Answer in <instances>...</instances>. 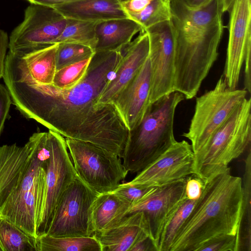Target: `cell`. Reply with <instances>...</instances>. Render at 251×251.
Listing matches in <instances>:
<instances>
[{"label": "cell", "instance_id": "obj_1", "mask_svg": "<svg viewBox=\"0 0 251 251\" xmlns=\"http://www.w3.org/2000/svg\"><path fill=\"white\" fill-rule=\"evenodd\" d=\"M122 57V51H96L85 76L69 89L36 82L18 58L5 64L2 78L12 102L24 117L122 158L129 131L113 104L98 103Z\"/></svg>", "mask_w": 251, "mask_h": 251}, {"label": "cell", "instance_id": "obj_2", "mask_svg": "<svg viewBox=\"0 0 251 251\" xmlns=\"http://www.w3.org/2000/svg\"><path fill=\"white\" fill-rule=\"evenodd\" d=\"M175 36L174 91L187 100L195 97L218 56L224 25L219 0L191 7L171 0Z\"/></svg>", "mask_w": 251, "mask_h": 251}, {"label": "cell", "instance_id": "obj_3", "mask_svg": "<svg viewBox=\"0 0 251 251\" xmlns=\"http://www.w3.org/2000/svg\"><path fill=\"white\" fill-rule=\"evenodd\" d=\"M203 183L201 195L170 251H196L216 236L237 235L242 204V178L231 175L229 167Z\"/></svg>", "mask_w": 251, "mask_h": 251}, {"label": "cell", "instance_id": "obj_4", "mask_svg": "<svg viewBox=\"0 0 251 251\" xmlns=\"http://www.w3.org/2000/svg\"><path fill=\"white\" fill-rule=\"evenodd\" d=\"M184 99L176 91L161 97L149 105L141 122L129 131L122 158L128 172H140L176 141L175 114Z\"/></svg>", "mask_w": 251, "mask_h": 251}, {"label": "cell", "instance_id": "obj_5", "mask_svg": "<svg viewBox=\"0 0 251 251\" xmlns=\"http://www.w3.org/2000/svg\"><path fill=\"white\" fill-rule=\"evenodd\" d=\"M251 99H245L194 154L193 175L203 182L251 148Z\"/></svg>", "mask_w": 251, "mask_h": 251}, {"label": "cell", "instance_id": "obj_6", "mask_svg": "<svg viewBox=\"0 0 251 251\" xmlns=\"http://www.w3.org/2000/svg\"><path fill=\"white\" fill-rule=\"evenodd\" d=\"M28 141L31 153L29 166L18 189L0 208V217L36 238L49 155L48 132L34 133Z\"/></svg>", "mask_w": 251, "mask_h": 251}, {"label": "cell", "instance_id": "obj_7", "mask_svg": "<svg viewBox=\"0 0 251 251\" xmlns=\"http://www.w3.org/2000/svg\"><path fill=\"white\" fill-rule=\"evenodd\" d=\"M247 94L245 89L228 88L222 75L213 89L196 98L188 130L182 134L190 141L194 154L247 98Z\"/></svg>", "mask_w": 251, "mask_h": 251}, {"label": "cell", "instance_id": "obj_8", "mask_svg": "<svg viewBox=\"0 0 251 251\" xmlns=\"http://www.w3.org/2000/svg\"><path fill=\"white\" fill-rule=\"evenodd\" d=\"M75 169L99 194L114 190L128 172L117 155L90 143L65 138Z\"/></svg>", "mask_w": 251, "mask_h": 251}, {"label": "cell", "instance_id": "obj_9", "mask_svg": "<svg viewBox=\"0 0 251 251\" xmlns=\"http://www.w3.org/2000/svg\"><path fill=\"white\" fill-rule=\"evenodd\" d=\"M99 193L78 176L61 195L46 234L59 237L92 236V204Z\"/></svg>", "mask_w": 251, "mask_h": 251}, {"label": "cell", "instance_id": "obj_10", "mask_svg": "<svg viewBox=\"0 0 251 251\" xmlns=\"http://www.w3.org/2000/svg\"><path fill=\"white\" fill-rule=\"evenodd\" d=\"M48 147L45 188L36 222L37 237L46 234L61 195L78 176L63 136L49 130Z\"/></svg>", "mask_w": 251, "mask_h": 251}, {"label": "cell", "instance_id": "obj_11", "mask_svg": "<svg viewBox=\"0 0 251 251\" xmlns=\"http://www.w3.org/2000/svg\"><path fill=\"white\" fill-rule=\"evenodd\" d=\"M66 23V18L54 7L30 3L9 37V51L24 53L55 44Z\"/></svg>", "mask_w": 251, "mask_h": 251}, {"label": "cell", "instance_id": "obj_12", "mask_svg": "<svg viewBox=\"0 0 251 251\" xmlns=\"http://www.w3.org/2000/svg\"><path fill=\"white\" fill-rule=\"evenodd\" d=\"M150 43V104L174 92L175 31L171 19L145 30Z\"/></svg>", "mask_w": 251, "mask_h": 251}, {"label": "cell", "instance_id": "obj_13", "mask_svg": "<svg viewBox=\"0 0 251 251\" xmlns=\"http://www.w3.org/2000/svg\"><path fill=\"white\" fill-rule=\"evenodd\" d=\"M194 160L191 144L185 140L176 141L126 183L138 187H159L193 175Z\"/></svg>", "mask_w": 251, "mask_h": 251}, {"label": "cell", "instance_id": "obj_14", "mask_svg": "<svg viewBox=\"0 0 251 251\" xmlns=\"http://www.w3.org/2000/svg\"><path fill=\"white\" fill-rule=\"evenodd\" d=\"M187 177L157 187L146 198L129 207L125 215L141 212L150 237L157 251L163 228L170 216L186 199Z\"/></svg>", "mask_w": 251, "mask_h": 251}, {"label": "cell", "instance_id": "obj_15", "mask_svg": "<svg viewBox=\"0 0 251 251\" xmlns=\"http://www.w3.org/2000/svg\"><path fill=\"white\" fill-rule=\"evenodd\" d=\"M228 12L229 38L222 75L228 87L234 90L246 52L251 50V0H235Z\"/></svg>", "mask_w": 251, "mask_h": 251}, {"label": "cell", "instance_id": "obj_16", "mask_svg": "<svg viewBox=\"0 0 251 251\" xmlns=\"http://www.w3.org/2000/svg\"><path fill=\"white\" fill-rule=\"evenodd\" d=\"M151 71L149 56L112 103L129 131L142 121L150 104Z\"/></svg>", "mask_w": 251, "mask_h": 251}, {"label": "cell", "instance_id": "obj_17", "mask_svg": "<svg viewBox=\"0 0 251 251\" xmlns=\"http://www.w3.org/2000/svg\"><path fill=\"white\" fill-rule=\"evenodd\" d=\"M149 52L148 35L145 31L141 32L122 51L121 61L100 95L99 104H113L117 95L141 68Z\"/></svg>", "mask_w": 251, "mask_h": 251}, {"label": "cell", "instance_id": "obj_18", "mask_svg": "<svg viewBox=\"0 0 251 251\" xmlns=\"http://www.w3.org/2000/svg\"><path fill=\"white\" fill-rule=\"evenodd\" d=\"M31 156L28 141L22 147L16 143L0 147V208L20 185Z\"/></svg>", "mask_w": 251, "mask_h": 251}, {"label": "cell", "instance_id": "obj_19", "mask_svg": "<svg viewBox=\"0 0 251 251\" xmlns=\"http://www.w3.org/2000/svg\"><path fill=\"white\" fill-rule=\"evenodd\" d=\"M146 235H149L143 214L135 212L125 215L111 226L95 232L93 235L100 244L101 251H130Z\"/></svg>", "mask_w": 251, "mask_h": 251}, {"label": "cell", "instance_id": "obj_20", "mask_svg": "<svg viewBox=\"0 0 251 251\" xmlns=\"http://www.w3.org/2000/svg\"><path fill=\"white\" fill-rule=\"evenodd\" d=\"M64 17L98 22L128 17L117 0H76L53 6Z\"/></svg>", "mask_w": 251, "mask_h": 251}, {"label": "cell", "instance_id": "obj_21", "mask_svg": "<svg viewBox=\"0 0 251 251\" xmlns=\"http://www.w3.org/2000/svg\"><path fill=\"white\" fill-rule=\"evenodd\" d=\"M144 31L140 25L128 17L98 22L95 52L122 51L137 33Z\"/></svg>", "mask_w": 251, "mask_h": 251}, {"label": "cell", "instance_id": "obj_22", "mask_svg": "<svg viewBox=\"0 0 251 251\" xmlns=\"http://www.w3.org/2000/svg\"><path fill=\"white\" fill-rule=\"evenodd\" d=\"M58 44L18 54L32 79L42 84H52L56 71Z\"/></svg>", "mask_w": 251, "mask_h": 251}, {"label": "cell", "instance_id": "obj_23", "mask_svg": "<svg viewBox=\"0 0 251 251\" xmlns=\"http://www.w3.org/2000/svg\"><path fill=\"white\" fill-rule=\"evenodd\" d=\"M130 206L129 203L112 191L99 194L92 207L95 232L106 229L119 222Z\"/></svg>", "mask_w": 251, "mask_h": 251}, {"label": "cell", "instance_id": "obj_24", "mask_svg": "<svg viewBox=\"0 0 251 251\" xmlns=\"http://www.w3.org/2000/svg\"><path fill=\"white\" fill-rule=\"evenodd\" d=\"M242 181V204L237 233V251H251V152L245 159Z\"/></svg>", "mask_w": 251, "mask_h": 251}, {"label": "cell", "instance_id": "obj_25", "mask_svg": "<svg viewBox=\"0 0 251 251\" xmlns=\"http://www.w3.org/2000/svg\"><path fill=\"white\" fill-rule=\"evenodd\" d=\"M37 251H101L95 237H54L44 234L36 238Z\"/></svg>", "mask_w": 251, "mask_h": 251}, {"label": "cell", "instance_id": "obj_26", "mask_svg": "<svg viewBox=\"0 0 251 251\" xmlns=\"http://www.w3.org/2000/svg\"><path fill=\"white\" fill-rule=\"evenodd\" d=\"M0 251H37L36 238L0 217Z\"/></svg>", "mask_w": 251, "mask_h": 251}, {"label": "cell", "instance_id": "obj_27", "mask_svg": "<svg viewBox=\"0 0 251 251\" xmlns=\"http://www.w3.org/2000/svg\"><path fill=\"white\" fill-rule=\"evenodd\" d=\"M97 22L66 18L65 27L55 44L69 43L88 46L95 51Z\"/></svg>", "mask_w": 251, "mask_h": 251}, {"label": "cell", "instance_id": "obj_28", "mask_svg": "<svg viewBox=\"0 0 251 251\" xmlns=\"http://www.w3.org/2000/svg\"><path fill=\"white\" fill-rule=\"evenodd\" d=\"M196 201L186 198L168 219L162 231L157 251H170L178 230L190 214Z\"/></svg>", "mask_w": 251, "mask_h": 251}, {"label": "cell", "instance_id": "obj_29", "mask_svg": "<svg viewBox=\"0 0 251 251\" xmlns=\"http://www.w3.org/2000/svg\"><path fill=\"white\" fill-rule=\"evenodd\" d=\"M127 17L140 25L144 31L148 28L170 20V0H154L141 11L129 14Z\"/></svg>", "mask_w": 251, "mask_h": 251}, {"label": "cell", "instance_id": "obj_30", "mask_svg": "<svg viewBox=\"0 0 251 251\" xmlns=\"http://www.w3.org/2000/svg\"><path fill=\"white\" fill-rule=\"evenodd\" d=\"M91 58L92 57L56 70L52 85L62 90L75 86L85 76Z\"/></svg>", "mask_w": 251, "mask_h": 251}, {"label": "cell", "instance_id": "obj_31", "mask_svg": "<svg viewBox=\"0 0 251 251\" xmlns=\"http://www.w3.org/2000/svg\"><path fill=\"white\" fill-rule=\"evenodd\" d=\"M95 51L91 48L75 43L58 44L56 52V70L92 57Z\"/></svg>", "mask_w": 251, "mask_h": 251}, {"label": "cell", "instance_id": "obj_32", "mask_svg": "<svg viewBox=\"0 0 251 251\" xmlns=\"http://www.w3.org/2000/svg\"><path fill=\"white\" fill-rule=\"evenodd\" d=\"M155 187H138L120 184L112 192L132 206L146 198L156 188Z\"/></svg>", "mask_w": 251, "mask_h": 251}, {"label": "cell", "instance_id": "obj_33", "mask_svg": "<svg viewBox=\"0 0 251 251\" xmlns=\"http://www.w3.org/2000/svg\"><path fill=\"white\" fill-rule=\"evenodd\" d=\"M196 251H237V235L216 236L201 245Z\"/></svg>", "mask_w": 251, "mask_h": 251}, {"label": "cell", "instance_id": "obj_34", "mask_svg": "<svg viewBox=\"0 0 251 251\" xmlns=\"http://www.w3.org/2000/svg\"><path fill=\"white\" fill-rule=\"evenodd\" d=\"M11 103V98L6 87L0 83V137Z\"/></svg>", "mask_w": 251, "mask_h": 251}, {"label": "cell", "instance_id": "obj_35", "mask_svg": "<svg viewBox=\"0 0 251 251\" xmlns=\"http://www.w3.org/2000/svg\"><path fill=\"white\" fill-rule=\"evenodd\" d=\"M203 184V181L196 176L187 177L185 190L186 198L190 200H197L201 195Z\"/></svg>", "mask_w": 251, "mask_h": 251}, {"label": "cell", "instance_id": "obj_36", "mask_svg": "<svg viewBox=\"0 0 251 251\" xmlns=\"http://www.w3.org/2000/svg\"><path fill=\"white\" fill-rule=\"evenodd\" d=\"M154 0H129L121 3L126 14L136 13L143 10Z\"/></svg>", "mask_w": 251, "mask_h": 251}, {"label": "cell", "instance_id": "obj_37", "mask_svg": "<svg viewBox=\"0 0 251 251\" xmlns=\"http://www.w3.org/2000/svg\"><path fill=\"white\" fill-rule=\"evenodd\" d=\"M8 46L9 37L5 31L0 29V79L4 74L6 54Z\"/></svg>", "mask_w": 251, "mask_h": 251}, {"label": "cell", "instance_id": "obj_38", "mask_svg": "<svg viewBox=\"0 0 251 251\" xmlns=\"http://www.w3.org/2000/svg\"><path fill=\"white\" fill-rule=\"evenodd\" d=\"M130 251H157V250L150 236L146 235L134 244Z\"/></svg>", "mask_w": 251, "mask_h": 251}, {"label": "cell", "instance_id": "obj_39", "mask_svg": "<svg viewBox=\"0 0 251 251\" xmlns=\"http://www.w3.org/2000/svg\"><path fill=\"white\" fill-rule=\"evenodd\" d=\"M30 3H36L53 7L55 5L70 2L76 0H26Z\"/></svg>", "mask_w": 251, "mask_h": 251}, {"label": "cell", "instance_id": "obj_40", "mask_svg": "<svg viewBox=\"0 0 251 251\" xmlns=\"http://www.w3.org/2000/svg\"><path fill=\"white\" fill-rule=\"evenodd\" d=\"M185 3L190 6L197 7L201 6L211 0H182Z\"/></svg>", "mask_w": 251, "mask_h": 251}, {"label": "cell", "instance_id": "obj_41", "mask_svg": "<svg viewBox=\"0 0 251 251\" xmlns=\"http://www.w3.org/2000/svg\"><path fill=\"white\" fill-rule=\"evenodd\" d=\"M235 0H219L221 10L223 13L228 12Z\"/></svg>", "mask_w": 251, "mask_h": 251}, {"label": "cell", "instance_id": "obj_42", "mask_svg": "<svg viewBox=\"0 0 251 251\" xmlns=\"http://www.w3.org/2000/svg\"><path fill=\"white\" fill-rule=\"evenodd\" d=\"M117 1H118L120 3H122V2H125V1H128L129 0H117Z\"/></svg>", "mask_w": 251, "mask_h": 251}, {"label": "cell", "instance_id": "obj_43", "mask_svg": "<svg viewBox=\"0 0 251 251\" xmlns=\"http://www.w3.org/2000/svg\"></svg>", "mask_w": 251, "mask_h": 251}]
</instances>
